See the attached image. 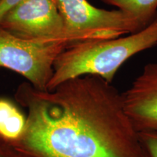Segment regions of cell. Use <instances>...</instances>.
Returning a JSON list of instances; mask_svg holds the SVG:
<instances>
[{
    "mask_svg": "<svg viewBox=\"0 0 157 157\" xmlns=\"http://www.w3.org/2000/svg\"><path fill=\"white\" fill-rule=\"evenodd\" d=\"M15 99L27 111L22 135L9 142L21 157H149L121 93L100 76L71 78L51 91L25 82Z\"/></svg>",
    "mask_w": 157,
    "mask_h": 157,
    "instance_id": "6da1fadb",
    "label": "cell"
},
{
    "mask_svg": "<svg viewBox=\"0 0 157 157\" xmlns=\"http://www.w3.org/2000/svg\"><path fill=\"white\" fill-rule=\"evenodd\" d=\"M157 46V17L137 32L108 39L68 45L58 56L48 90L71 78L94 75L112 83L122 65L132 56Z\"/></svg>",
    "mask_w": 157,
    "mask_h": 157,
    "instance_id": "7a4b0ae2",
    "label": "cell"
},
{
    "mask_svg": "<svg viewBox=\"0 0 157 157\" xmlns=\"http://www.w3.org/2000/svg\"><path fill=\"white\" fill-rule=\"evenodd\" d=\"M71 44L133 34L142 27L119 10L96 7L88 0H56Z\"/></svg>",
    "mask_w": 157,
    "mask_h": 157,
    "instance_id": "3957f363",
    "label": "cell"
},
{
    "mask_svg": "<svg viewBox=\"0 0 157 157\" xmlns=\"http://www.w3.org/2000/svg\"><path fill=\"white\" fill-rule=\"evenodd\" d=\"M67 46L23 39L0 27V68L13 71L36 89L46 91L55 61Z\"/></svg>",
    "mask_w": 157,
    "mask_h": 157,
    "instance_id": "277c9868",
    "label": "cell"
},
{
    "mask_svg": "<svg viewBox=\"0 0 157 157\" xmlns=\"http://www.w3.org/2000/svg\"><path fill=\"white\" fill-rule=\"evenodd\" d=\"M0 27L29 40L71 44L56 0H21L3 15Z\"/></svg>",
    "mask_w": 157,
    "mask_h": 157,
    "instance_id": "5b68a950",
    "label": "cell"
},
{
    "mask_svg": "<svg viewBox=\"0 0 157 157\" xmlns=\"http://www.w3.org/2000/svg\"><path fill=\"white\" fill-rule=\"evenodd\" d=\"M121 98L125 112L138 132L157 131V63L146 64Z\"/></svg>",
    "mask_w": 157,
    "mask_h": 157,
    "instance_id": "8992f818",
    "label": "cell"
},
{
    "mask_svg": "<svg viewBox=\"0 0 157 157\" xmlns=\"http://www.w3.org/2000/svg\"><path fill=\"white\" fill-rule=\"evenodd\" d=\"M26 117L16 105L0 98V135L8 142L17 140L24 130Z\"/></svg>",
    "mask_w": 157,
    "mask_h": 157,
    "instance_id": "52a82bcc",
    "label": "cell"
},
{
    "mask_svg": "<svg viewBox=\"0 0 157 157\" xmlns=\"http://www.w3.org/2000/svg\"><path fill=\"white\" fill-rule=\"evenodd\" d=\"M130 16L144 29L157 17V0H101Z\"/></svg>",
    "mask_w": 157,
    "mask_h": 157,
    "instance_id": "ba28073f",
    "label": "cell"
},
{
    "mask_svg": "<svg viewBox=\"0 0 157 157\" xmlns=\"http://www.w3.org/2000/svg\"><path fill=\"white\" fill-rule=\"evenodd\" d=\"M138 134L149 157H157V131L138 132Z\"/></svg>",
    "mask_w": 157,
    "mask_h": 157,
    "instance_id": "9c48e42d",
    "label": "cell"
},
{
    "mask_svg": "<svg viewBox=\"0 0 157 157\" xmlns=\"http://www.w3.org/2000/svg\"><path fill=\"white\" fill-rule=\"evenodd\" d=\"M0 157H21L8 141L0 135Z\"/></svg>",
    "mask_w": 157,
    "mask_h": 157,
    "instance_id": "30bf717a",
    "label": "cell"
},
{
    "mask_svg": "<svg viewBox=\"0 0 157 157\" xmlns=\"http://www.w3.org/2000/svg\"><path fill=\"white\" fill-rule=\"evenodd\" d=\"M21 0H0V20L3 15Z\"/></svg>",
    "mask_w": 157,
    "mask_h": 157,
    "instance_id": "8fae6325",
    "label": "cell"
}]
</instances>
